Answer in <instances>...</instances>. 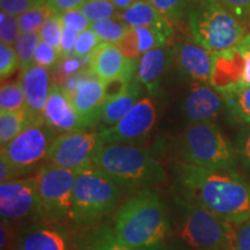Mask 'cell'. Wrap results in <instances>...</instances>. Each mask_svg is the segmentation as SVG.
<instances>
[{
    "label": "cell",
    "mask_w": 250,
    "mask_h": 250,
    "mask_svg": "<svg viewBox=\"0 0 250 250\" xmlns=\"http://www.w3.org/2000/svg\"><path fill=\"white\" fill-rule=\"evenodd\" d=\"M19 250H71L66 230L56 224L30 226L19 239Z\"/></svg>",
    "instance_id": "ffe728a7"
},
{
    "label": "cell",
    "mask_w": 250,
    "mask_h": 250,
    "mask_svg": "<svg viewBox=\"0 0 250 250\" xmlns=\"http://www.w3.org/2000/svg\"><path fill=\"white\" fill-rule=\"evenodd\" d=\"M40 42L39 33H20L13 46L20 61L21 70H24L33 64L34 56Z\"/></svg>",
    "instance_id": "4dcf8cb0"
},
{
    "label": "cell",
    "mask_w": 250,
    "mask_h": 250,
    "mask_svg": "<svg viewBox=\"0 0 250 250\" xmlns=\"http://www.w3.org/2000/svg\"><path fill=\"white\" fill-rule=\"evenodd\" d=\"M20 35L18 17L1 12L0 13V41L8 45H14Z\"/></svg>",
    "instance_id": "8d00e7d4"
},
{
    "label": "cell",
    "mask_w": 250,
    "mask_h": 250,
    "mask_svg": "<svg viewBox=\"0 0 250 250\" xmlns=\"http://www.w3.org/2000/svg\"><path fill=\"white\" fill-rule=\"evenodd\" d=\"M137 250H174V249H170V248H168V247H166V246L162 245V243H159V245H154V246H151V247H146V248L137 249Z\"/></svg>",
    "instance_id": "f907efd6"
},
{
    "label": "cell",
    "mask_w": 250,
    "mask_h": 250,
    "mask_svg": "<svg viewBox=\"0 0 250 250\" xmlns=\"http://www.w3.org/2000/svg\"><path fill=\"white\" fill-rule=\"evenodd\" d=\"M242 23L250 20V0H219Z\"/></svg>",
    "instance_id": "7bdbcfd3"
},
{
    "label": "cell",
    "mask_w": 250,
    "mask_h": 250,
    "mask_svg": "<svg viewBox=\"0 0 250 250\" xmlns=\"http://www.w3.org/2000/svg\"><path fill=\"white\" fill-rule=\"evenodd\" d=\"M21 85L26 99V109L34 121L43 120V110L48 101L52 83L49 68L35 62L21 70Z\"/></svg>",
    "instance_id": "d6986e66"
},
{
    "label": "cell",
    "mask_w": 250,
    "mask_h": 250,
    "mask_svg": "<svg viewBox=\"0 0 250 250\" xmlns=\"http://www.w3.org/2000/svg\"><path fill=\"white\" fill-rule=\"evenodd\" d=\"M73 250H132L122 243L108 225L83 228L73 241Z\"/></svg>",
    "instance_id": "cb8c5ba5"
},
{
    "label": "cell",
    "mask_w": 250,
    "mask_h": 250,
    "mask_svg": "<svg viewBox=\"0 0 250 250\" xmlns=\"http://www.w3.org/2000/svg\"><path fill=\"white\" fill-rule=\"evenodd\" d=\"M20 67V61L14 46L0 43V78L1 80L11 77Z\"/></svg>",
    "instance_id": "d590c367"
},
{
    "label": "cell",
    "mask_w": 250,
    "mask_h": 250,
    "mask_svg": "<svg viewBox=\"0 0 250 250\" xmlns=\"http://www.w3.org/2000/svg\"><path fill=\"white\" fill-rule=\"evenodd\" d=\"M31 122L35 121L30 117L27 109L19 111L0 112V144L1 146L13 140Z\"/></svg>",
    "instance_id": "484cf974"
},
{
    "label": "cell",
    "mask_w": 250,
    "mask_h": 250,
    "mask_svg": "<svg viewBox=\"0 0 250 250\" xmlns=\"http://www.w3.org/2000/svg\"><path fill=\"white\" fill-rule=\"evenodd\" d=\"M112 229L122 243L137 250L162 243L170 227L160 197L143 190L118 208Z\"/></svg>",
    "instance_id": "7a4b0ae2"
},
{
    "label": "cell",
    "mask_w": 250,
    "mask_h": 250,
    "mask_svg": "<svg viewBox=\"0 0 250 250\" xmlns=\"http://www.w3.org/2000/svg\"><path fill=\"white\" fill-rule=\"evenodd\" d=\"M170 22L180 21L189 15L193 0H149Z\"/></svg>",
    "instance_id": "1f68e13d"
},
{
    "label": "cell",
    "mask_w": 250,
    "mask_h": 250,
    "mask_svg": "<svg viewBox=\"0 0 250 250\" xmlns=\"http://www.w3.org/2000/svg\"><path fill=\"white\" fill-rule=\"evenodd\" d=\"M225 103L224 96L212 86L197 83L188 90L182 102V112L191 123L211 122L220 114Z\"/></svg>",
    "instance_id": "e0dca14e"
},
{
    "label": "cell",
    "mask_w": 250,
    "mask_h": 250,
    "mask_svg": "<svg viewBox=\"0 0 250 250\" xmlns=\"http://www.w3.org/2000/svg\"><path fill=\"white\" fill-rule=\"evenodd\" d=\"M134 78H136V74H123L104 83L105 102L116 99L126 92Z\"/></svg>",
    "instance_id": "ab89813d"
},
{
    "label": "cell",
    "mask_w": 250,
    "mask_h": 250,
    "mask_svg": "<svg viewBox=\"0 0 250 250\" xmlns=\"http://www.w3.org/2000/svg\"><path fill=\"white\" fill-rule=\"evenodd\" d=\"M0 215L1 223L6 225L29 217L41 218L39 193L34 177L0 184Z\"/></svg>",
    "instance_id": "4fadbf2b"
},
{
    "label": "cell",
    "mask_w": 250,
    "mask_h": 250,
    "mask_svg": "<svg viewBox=\"0 0 250 250\" xmlns=\"http://www.w3.org/2000/svg\"><path fill=\"white\" fill-rule=\"evenodd\" d=\"M45 5L46 0H0L1 12L15 15V17L23 14L24 12L29 11V9Z\"/></svg>",
    "instance_id": "f35d334b"
},
{
    "label": "cell",
    "mask_w": 250,
    "mask_h": 250,
    "mask_svg": "<svg viewBox=\"0 0 250 250\" xmlns=\"http://www.w3.org/2000/svg\"><path fill=\"white\" fill-rule=\"evenodd\" d=\"M59 58H62V56L58 50L45 43L40 42L36 48L35 56H34V62L43 67L51 68L57 65Z\"/></svg>",
    "instance_id": "60d3db41"
},
{
    "label": "cell",
    "mask_w": 250,
    "mask_h": 250,
    "mask_svg": "<svg viewBox=\"0 0 250 250\" xmlns=\"http://www.w3.org/2000/svg\"><path fill=\"white\" fill-rule=\"evenodd\" d=\"M78 173L58 166L41 165L34 179L36 181L41 219L50 223L68 217Z\"/></svg>",
    "instance_id": "ba28073f"
},
{
    "label": "cell",
    "mask_w": 250,
    "mask_h": 250,
    "mask_svg": "<svg viewBox=\"0 0 250 250\" xmlns=\"http://www.w3.org/2000/svg\"><path fill=\"white\" fill-rule=\"evenodd\" d=\"M169 54L165 46L152 49L139 58L136 79L153 95L158 92L161 78L167 70Z\"/></svg>",
    "instance_id": "7402d4cb"
},
{
    "label": "cell",
    "mask_w": 250,
    "mask_h": 250,
    "mask_svg": "<svg viewBox=\"0 0 250 250\" xmlns=\"http://www.w3.org/2000/svg\"><path fill=\"white\" fill-rule=\"evenodd\" d=\"M171 35V33L154 27L130 28L129 34L118 46L127 58L139 59L149 50L165 46Z\"/></svg>",
    "instance_id": "44dd1931"
},
{
    "label": "cell",
    "mask_w": 250,
    "mask_h": 250,
    "mask_svg": "<svg viewBox=\"0 0 250 250\" xmlns=\"http://www.w3.org/2000/svg\"><path fill=\"white\" fill-rule=\"evenodd\" d=\"M120 198V187L95 166L77 175L68 218L77 228L98 225L114 208Z\"/></svg>",
    "instance_id": "5b68a950"
},
{
    "label": "cell",
    "mask_w": 250,
    "mask_h": 250,
    "mask_svg": "<svg viewBox=\"0 0 250 250\" xmlns=\"http://www.w3.org/2000/svg\"><path fill=\"white\" fill-rule=\"evenodd\" d=\"M57 132L44 121L31 122L13 140L1 146V156L19 176L30 173L45 160Z\"/></svg>",
    "instance_id": "9c48e42d"
},
{
    "label": "cell",
    "mask_w": 250,
    "mask_h": 250,
    "mask_svg": "<svg viewBox=\"0 0 250 250\" xmlns=\"http://www.w3.org/2000/svg\"><path fill=\"white\" fill-rule=\"evenodd\" d=\"M143 87L142 83L134 78L126 92L116 99L105 102L102 109V123L105 126H112L118 123L138 103L139 100L143 99Z\"/></svg>",
    "instance_id": "d4e9b609"
},
{
    "label": "cell",
    "mask_w": 250,
    "mask_h": 250,
    "mask_svg": "<svg viewBox=\"0 0 250 250\" xmlns=\"http://www.w3.org/2000/svg\"><path fill=\"white\" fill-rule=\"evenodd\" d=\"M26 109V99L20 81L2 83L0 88V112Z\"/></svg>",
    "instance_id": "f546056e"
},
{
    "label": "cell",
    "mask_w": 250,
    "mask_h": 250,
    "mask_svg": "<svg viewBox=\"0 0 250 250\" xmlns=\"http://www.w3.org/2000/svg\"><path fill=\"white\" fill-rule=\"evenodd\" d=\"M179 235L184 243L199 250L234 249L236 228L197 203L177 197Z\"/></svg>",
    "instance_id": "52a82bcc"
},
{
    "label": "cell",
    "mask_w": 250,
    "mask_h": 250,
    "mask_svg": "<svg viewBox=\"0 0 250 250\" xmlns=\"http://www.w3.org/2000/svg\"><path fill=\"white\" fill-rule=\"evenodd\" d=\"M242 42L245 43L246 45H248V46H250V34H247V35L243 37V40H242Z\"/></svg>",
    "instance_id": "816d5d0a"
},
{
    "label": "cell",
    "mask_w": 250,
    "mask_h": 250,
    "mask_svg": "<svg viewBox=\"0 0 250 250\" xmlns=\"http://www.w3.org/2000/svg\"><path fill=\"white\" fill-rule=\"evenodd\" d=\"M79 9L90 23L110 19H121V12L110 0H86Z\"/></svg>",
    "instance_id": "f1b7e54d"
},
{
    "label": "cell",
    "mask_w": 250,
    "mask_h": 250,
    "mask_svg": "<svg viewBox=\"0 0 250 250\" xmlns=\"http://www.w3.org/2000/svg\"><path fill=\"white\" fill-rule=\"evenodd\" d=\"M101 42L102 41L99 39V36L96 35L95 31L92 28L81 31L79 35H78L73 56H77V57L80 58L90 57L94 50L98 48Z\"/></svg>",
    "instance_id": "e575fe53"
},
{
    "label": "cell",
    "mask_w": 250,
    "mask_h": 250,
    "mask_svg": "<svg viewBox=\"0 0 250 250\" xmlns=\"http://www.w3.org/2000/svg\"><path fill=\"white\" fill-rule=\"evenodd\" d=\"M51 14V11L45 5L29 9L23 14L19 15L18 21L20 33H39L46 19Z\"/></svg>",
    "instance_id": "836d02e7"
},
{
    "label": "cell",
    "mask_w": 250,
    "mask_h": 250,
    "mask_svg": "<svg viewBox=\"0 0 250 250\" xmlns=\"http://www.w3.org/2000/svg\"><path fill=\"white\" fill-rule=\"evenodd\" d=\"M210 83L223 96L250 87V46L241 41L233 48L213 52Z\"/></svg>",
    "instance_id": "8fae6325"
},
{
    "label": "cell",
    "mask_w": 250,
    "mask_h": 250,
    "mask_svg": "<svg viewBox=\"0 0 250 250\" xmlns=\"http://www.w3.org/2000/svg\"><path fill=\"white\" fill-rule=\"evenodd\" d=\"M156 117L155 103L151 98L145 96L118 123L100 131L99 137L102 144L133 143L151 132Z\"/></svg>",
    "instance_id": "5bb4252c"
},
{
    "label": "cell",
    "mask_w": 250,
    "mask_h": 250,
    "mask_svg": "<svg viewBox=\"0 0 250 250\" xmlns=\"http://www.w3.org/2000/svg\"><path fill=\"white\" fill-rule=\"evenodd\" d=\"M121 20L130 28L154 27L173 34L170 21H168L149 0H136L129 8L122 12Z\"/></svg>",
    "instance_id": "603a6c76"
},
{
    "label": "cell",
    "mask_w": 250,
    "mask_h": 250,
    "mask_svg": "<svg viewBox=\"0 0 250 250\" xmlns=\"http://www.w3.org/2000/svg\"><path fill=\"white\" fill-rule=\"evenodd\" d=\"M43 121L59 133L85 130L83 121L67 92L57 83H52L48 101L43 110Z\"/></svg>",
    "instance_id": "9a60e30c"
},
{
    "label": "cell",
    "mask_w": 250,
    "mask_h": 250,
    "mask_svg": "<svg viewBox=\"0 0 250 250\" xmlns=\"http://www.w3.org/2000/svg\"><path fill=\"white\" fill-rule=\"evenodd\" d=\"M19 175L13 168L6 162L4 159L0 158V182H8V181L17 180Z\"/></svg>",
    "instance_id": "c3c4849f"
},
{
    "label": "cell",
    "mask_w": 250,
    "mask_h": 250,
    "mask_svg": "<svg viewBox=\"0 0 250 250\" xmlns=\"http://www.w3.org/2000/svg\"><path fill=\"white\" fill-rule=\"evenodd\" d=\"M138 62L139 59L127 58L118 45L101 42L90 56L88 70L103 83H107L123 74H136Z\"/></svg>",
    "instance_id": "2e32d148"
},
{
    "label": "cell",
    "mask_w": 250,
    "mask_h": 250,
    "mask_svg": "<svg viewBox=\"0 0 250 250\" xmlns=\"http://www.w3.org/2000/svg\"><path fill=\"white\" fill-rule=\"evenodd\" d=\"M223 250H234V249H223Z\"/></svg>",
    "instance_id": "f5cc1de1"
},
{
    "label": "cell",
    "mask_w": 250,
    "mask_h": 250,
    "mask_svg": "<svg viewBox=\"0 0 250 250\" xmlns=\"http://www.w3.org/2000/svg\"><path fill=\"white\" fill-rule=\"evenodd\" d=\"M110 1L115 5V7H116L122 14V12H124L125 9L129 8L136 0H110Z\"/></svg>",
    "instance_id": "681fc988"
},
{
    "label": "cell",
    "mask_w": 250,
    "mask_h": 250,
    "mask_svg": "<svg viewBox=\"0 0 250 250\" xmlns=\"http://www.w3.org/2000/svg\"><path fill=\"white\" fill-rule=\"evenodd\" d=\"M90 57L80 58L77 56H71V57L62 58V61L59 65L58 72L59 77L62 80H64V83L67 79H70L71 77L76 76V74L80 73L81 71L85 70L88 67Z\"/></svg>",
    "instance_id": "74e56055"
},
{
    "label": "cell",
    "mask_w": 250,
    "mask_h": 250,
    "mask_svg": "<svg viewBox=\"0 0 250 250\" xmlns=\"http://www.w3.org/2000/svg\"><path fill=\"white\" fill-rule=\"evenodd\" d=\"M174 173L180 197L235 226L250 219V183L235 170H212L179 161Z\"/></svg>",
    "instance_id": "6da1fadb"
},
{
    "label": "cell",
    "mask_w": 250,
    "mask_h": 250,
    "mask_svg": "<svg viewBox=\"0 0 250 250\" xmlns=\"http://www.w3.org/2000/svg\"><path fill=\"white\" fill-rule=\"evenodd\" d=\"M62 86L70 96L85 129L95 126L101 122L105 103L104 83L94 76L88 67L71 77Z\"/></svg>",
    "instance_id": "7c38bea8"
},
{
    "label": "cell",
    "mask_w": 250,
    "mask_h": 250,
    "mask_svg": "<svg viewBox=\"0 0 250 250\" xmlns=\"http://www.w3.org/2000/svg\"><path fill=\"white\" fill-rule=\"evenodd\" d=\"M90 28L95 31L102 42L112 43L116 45L120 44L130 31V27H127L121 19H110V20L93 22L90 23Z\"/></svg>",
    "instance_id": "83f0119b"
},
{
    "label": "cell",
    "mask_w": 250,
    "mask_h": 250,
    "mask_svg": "<svg viewBox=\"0 0 250 250\" xmlns=\"http://www.w3.org/2000/svg\"><path fill=\"white\" fill-rule=\"evenodd\" d=\"M177 151L181 162L212 170H235L236 153L232 144L212 122L188 125Z\"/></svg>",
    "instance_id": "8992f818"
},
{
    "label": "cell",
    "mask_w": 250,
    "mask_h": 250,
    "mask_svg": "<svg viewBox=\"0 0 250 250\" xmlns=\"http://www.w3.org/2000/svg\"><path fill=\"white\" fill-rule=\"evenodd\" d=\"M239 154L241 156L243 165L250 170V130L240 139Z\"/></svg>",
    "instance_id": "7dc6e473"
},
{
    "label": "cell",
    "mask_w": 250,
    "mask_h": 250,
    "mask_svg": "<svg viewBox=\"0 0 250 250\" xmlns=\"http://www.w3.org/2000/svg\"><path fill=\"white\" fill-rule=\"evenodd\" d=\"M188 21L195 43L211 52L233 48L246 36L243 23L219 0H193Z\"/></svg>",
    "instance_id": "277c9868"
},
{
    "label": "cell",
    "mask_w": 250,
    "mask_h": 250,
    "mask_svg": "<svg viewBox=\"0 0 250 250\" xmlns=\"http://www.w3.org/2000/svg\"><path fill=\"white\" fill-rule=\"evenodd\" d=\"M101 144L99 132L78 130L62 133L52 143L45 161L79 174L94 166L93 154Z\"/></svg>",
    "instance_id": "30bf717a"
},
{
    "label": "cell",
    "mask_w": 250,
    "mask_h": 250,
    "mask_svg": "<svg viewBox=\"0 0 250 250\" xmlns=\"http://www.w3.org/2000/svg\"><path fill=\"white\" fill-rule=\"evenodd\" d=\"M86 0H46V6L52 14H62L72 9H78Z\"/></svg>",
    "instance_id": "ee69618b"
},
{
    "label": "cell",
    "mask_w": 250,
    "mask_h": 250,
    "mask_svg": "<svg viewBox=\"0 0 250 250\" xmlns=\"http://www.w3.org/2000/svg\"><path fill=\"white\" fill-rule=\"evenodd\" d=\"M230 117L237 123L250 124V87L224 96Z\"/></svg>",
    "instance_id": "4316f807"
},
{
    "label": "cell",
    "mask_w": 250,
    "mask_h": 250,
    "mask_svg": "<svg viewBox=\"0 0 250 250\" xmlns=\"http://www.w3.org/2000/svg\"><path fill=\"white\" fill-rule=\"evenodd\" d=\"M173 54L183 76L197 83H211L213 71V52L192 42H177Z\"/></svg>",
    "instance_id": "ac0fdd59"
},
{
    "label": "cell",
    "mask_w": 250,
    "mask_h": 250,
    "mask_svg": "<svg viewBox=\"0 0 250 250\" xmlns=\"http://www.w3.org/2000/svg\"><path fill=\"white\" fill-rule=\"evenodd\" d=\"M64 28L65 27L62 21L61 15L51 14L46 19L44 24H43L39 31L41 42L52 46V48H55L61 52V43Z\"/></svg>",
    "instance_id": "d6a6232c"
},
{
    "label": "cell",
    "mask_w": 250,
    "mask_h": 250,
    "mask_svg": "<svg viewBox=\"0 0 250 250\" xmlns=\"http://www.w3.org/2000/svg\"><path fill=\"white\" fill-rule=\"evenodd\" d=\"M78 35H79V33H77V31L68 29L66 27L64 28L62 37V43H61L62 58H67V57H71V56H73L74 46H76Z\"/></svg>",
    "instance_id": "f6af8a7d"
},
{
    "label": "cell",
    "mask_w": 250,
    "mask_h": 250,
    "mask_svg": "<svg viewBox=\"0 0 250 250\" xmlns=\"http://www.w3.org/2000/svg\"><path fill=\"white\" fill-rule=\"evenodd\" d=\"M93 165L117 184L142 187L166 181L160 162L145 149L129 144H101L94 152Z\"/></svg>",
    "instance_id": "3957f363"
},
{
    "label": "cell",
    "mask_w": 250,
    "mask_h": 250,
    "mask_svg": "<svg viewBox=\"0 0 250 250\" xmlns=\"http://www.w3.org/2000/svg\"><path fill=\"white\" fill-rule=\"evenodd\" d=\"M62 18L64 27L68 28V29L77 31V33H81V31L89 29L90 22L83 12L78 9H72V11H67L65 13L59 14Z\"/></svg>",
    "instance_id": "b9f144b4"
},
{
    "label": "cell",
    "mask_w": 250,
    "mask_h": 250,
    "mask_svg": "<svg viewBox=\"0 0 250 250\" xmlns=\"http://www.w3.org/2000/svg\"><path fill=\"white\" fill-rule=\"evenodd\" d=\"M234 250H250V219L237 226Z\"/></svg>",
    "instance_id": "bcb514c9"
}]
</instances>
